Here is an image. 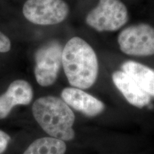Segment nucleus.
<instances>
[{"mask_svg":"<svg viewBox=\"0 0 154 154\" xmlns=\"http://www.w3.org/2000/svg\"><path fill=\"white\" fill-rule=\"evenodd\" d=\"M62 66L73 87L86 89L97 79L99 62L93 48L84 39L75 36L63 48Z\"/></svg>","mask_w":154,"mask_h":154,"instance_id":"1","label":"nucleus"},{"mask_svg":"<svg viewBox=\"0 0 154 154\" xmlns=\"http://www.w3.org/2000/svg\"><path fill=\"white\" fill-rule=\"evenodd\" d=\"M32 113L38 125L51 137L63 141L74 138L75 115L62 99L52 96L38 98L32 106Z\"/></svg>","mask_w":154,"mask_h":154,"instance_id":"2","label":"nucleus"},{"mask_svg":"<svg viewBox=\"0 0 154 154\" xmlns=\"http://www.w3.org/2000/svg\"><path fill=\"white\" fill-rule=\"evenodd\" d=\"M128 13L121 0H99L86 17V23L97 32H114L126 24Z\"/></svg>","mask_w":154,"mask_h":154,"instance_id":"3","label":"nucleus"},{"mask_svg":"<svg viewBox=\"0 0 154 154\" xmlns=\"http://www.w3.org/2000/svg\"><path fill=\"white\" fill-rule=\"evenodd\" d=\"M63 47L57 41H51L36 51L34 75L42 86L54 84L62 65Z\"/></svg>","mask_w":154,"mask_h":154,"instance_id":"4","label":"nucleus"},{"mask_svg":"<svg viewBox=\"0 0 154 154\" xmlns=\"http://www.w3.org/2000/svg\"><path fill=\"white\" fill-rule=\"evenodd\" d=\"M121 51L127 55L148 57L154 54V28L138 24L125 28L118 36Z\"/></svg>","mask_w":154,"mask_h":154,"instance_id":"5","label":"nucleus"},{"mask_svg":"<svg viewBox=\"0 0 154 154\" xmlns=\"http://www.w3.org/2000/svg\"><path fill=\"white\" fill-rule=\"evenodd\" d=\"M22 11L29 22L47 26L63 22L69 15V7L63 0H27Z\"/></svg>","mask_w":154,"mask_h":154,"instance_id":"6","label":"nucleus"},{"mask_svg":"<svg viewBox=\"0 0 154 154\" xmlns=\"http://www.w3.org/2000/svg\"><path fill=\"white\" fill-rule=\"evenodd\" d=\"M62 100L69 107L88 117H94L104 111L105 105L101 101L82 89L67 87L61 91Z\"/></svg>","mask_w":154,"mask_h":154,"instance_id":"7","label":"nucleus"},{"mask_svg":"<svg viewBox=\"0 0 154 154\" xmlns=\"http://www.w3.org/2000/svg\"><path fill=\"white\" fill-rule=\"evenodd\" d=\"M33 89L29 82L18 79L11 82L0 96V119H4L17 105H28L33 99Z\"/></svg>","mask_w":154,"mask_h":154,"instance_id":"8","label":"nucleus"},{"mask_svg":"<svg viewBox=\"0 0 154 154\" xmlns=\"http://www.w3.org/2000/svg\"><path fill=\"white\" fill-rule=\"evenodd\" d=\"M112 80L116 87L131 105L143 108L150 103L151 96L140 87L130 75L123 71H116L113 73Z\"/></svg>","mask_w":154,"mask_h":154,"instance_id":"9","label":"nucleus"},{"mask_svg":"<svg viewBox=\"0 0 154 154\" xmlns=\"http://www.w3.org/2000/svg\"><path fill=\"white\" fill-rule=\"evenodd\" d=\"M121 69L130 75L144 91L154 97V69L134 61H125Z\"/></svg>","mask_w":154,"mask_h":154,"instance_id":"10","label":"nucleus"},{"mask_svg":"<svg viewBox=\"0 0 154 154\" xmlns=\"http://www.w3.org/2000/svg\"><path fill=\"white\" fill-rule=\"evenodd\" d=\"M64 141L52 137L40 138L30 144L23 154H64Z\"/></svg>","mask_w":154,"mask_h":154,"instance_id":"11","label":"nucleus"},{"mask_svg":"<svg viewBox=\"0 0 154 154\" xmlns=\"http://www.w3.org/2000/svg\"><path fill=\"white\" fill-rule=\"evenodd\" d=\"M11 49V42L5 34L0 32V53H5Z\"/></svg>","mask_w":154,"mask_h":154,"instance_id":"12","label":"nucleus"},{"mask_svg":"<svg viewBox=\"0 0 154 154\" xmlns=\"http://www.w3.org/2000/svg\"><path fill=\"white\" fill-rule=\"evenodd\" d=\"M10 140V136L7 133L0 130V154H2L6 151Z\"/></svg>","mask_w":154,"mask_h":154,"instance_id":"13","label":"nucleus"}]
</instances>
